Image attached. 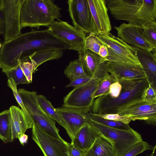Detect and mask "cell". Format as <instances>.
<instances>
[{"label": "cell", "mask_w": 156, "mask_h": 156, "mask_svg": "<svg viewBox=\"0 0 156 156\" xmlns=\"http://www.w3.org/2000/svg\"><path fill=\"white\" fill-rule=\"evenodd\" d=\"M68 151L69 156H83L84 152L71 142L68 144Z\"/></svg>", "instance_id": "obj_38"}, {"label": "cell", "mask_w": 156, "mask_h": 156, "mask_svg": "<svg viewBox=\"0 0 156 156\" xmlns=\"http://www.w3.org/2000/svg\"><path fill=\"white\" fill-rule=\"evenodd\" d=\"M97 115L105 119L122 122L126 124H129L132 121L131 118L127 116L117 114Z\"/></svg>", "instance_id": "obj_34"}, {"label": "cell", "mask_w": 156, "mask_h": 156, "mask_svg": "<svg viewBox=\"0 0 156 156\" xmlns=\"http://www.w3.org/2000/svg\"><path fill=\"white\" fill-rule=\"evenodd\" d=\"M106 64L108 72L117 79L123 78L129 79H146L140 64L107 61Z\"/></svg>", "instance_id": "obj_16"}, {"label": "cell", "mask_w": 156, "mask_h": 156, "mask_svg": "<svg viewBox=\"0 0 156 156\" xmlns=\"http://www.w3.org/2000/svg\"><path fill=\"white\" fill-rule=\"evenodd\" d=\"M89 124L99 135L110 141L118 156H122L129 148L142 140L140 135L132 128L123 130L106 126L90 120Z\"/></svg>", "instance_id": "obj_5"}, {"label": "cell", "mask_w": 156, "mask_h": 156, "mask_svg": "<svg viewBox=\"0 0 156 156\" xmlns=\"http://www.w3.org/2000/svg\"><path fill=\"white\" fill-rule=\"evenodd\" d=\"M96 34L102 44L107 48L108 61L140 64L133 47L110 32L105 35Z\"/></svg>", "instance_id": "obj_8"}, {"label": "cell", "mask_w": 156, "mask_h": 156, "mask_svg": "<svg viewBox=\"0 0 156 156\" xmlns=\"http://www.w3.org/2000/svg\"><path fill=\"white\" fill-rule=\"evenodd\" d=\"M56 110L61 119V126L65 129L71 141L82 127L90 122L91 109L62 106Z\"/></svg>", "instance_id": "obj_9"}, {"label": "cell", "mask_w": 156, "mask_h": 156, "mask_svg": "<svg viewBox=\"0 0 156 156\" xmlns=\"http://www.w3.org/2000/svg\"><path fill=\"white\" fill-rule=\"evenodd\" d=\"M122 86L119 96L112 98L106 94L100 96L94 100L91 108L93 113L101 115L116 114L117 109L131 101L142 98L149 83L146 79H117Z\"/></svg>", "instance_id": "obj_3"}, {"label": "cell", "mask_w": 156, "mask_h": 156, "mask_svg": "<svg viewBox=\"0 0 156 156\" xmlns=\"http://www.w3.org/2000/svg\"><path fill=\"white\" fill-rule=\"evenodd\" d=\"M153 152L151 154V156H156V146H155L153 149Z\"/></svg>", "instance_id": "obj_43"}, {"label": "cell", "mask_w": 156, "mask_h": 156, "mask_svg": "<svg viewBox=\"0 0 156 156\" xmlns=\"http://www.w3.org/2000/svg\"><path fill=\"white\" fill-rule=\"evenodd\" d=\"M5 30V20L2 11L0 10V36L4 34Z\"/></svg>", "instance_id": "obj_40"}, {"label": "cell", "mask_w": 156, "mask_h": 156, "mask_svg": "<svg viewBox=\"0 0 156 156\" xmlns=\"http://www.w3.org/2000/svg\"><path fill=\"white\" fill-rule=\"evenodd\" d=\"M33 125H35L46 133L54 137L62 139L55 121L48 116L40 108L30 115Z\"/></svg>", "instance_id": "obj_20"}, {"label": "cell", "mask_w": 156, "mask_h": 156, "mask_svg": "<svg viewBox=\"0 0 156 156\" xmlns=\"http://www.w3.org/2000/svg\"><path fill=\"white\" fill-rule=\"evenodd\" d=\"M5 4V0H0V10L2 11Z\"/></svg>", "instance_id": "obj_42"}, {"label": "cell", "mask_w": 156, "mask_h": 156, "mask_svg": "<svg viewBox=\"0 0 156 156\" xmlns=\"http://www.w3.org/2000/svg\"><path fill=\"white\" fill-rule=\"evenodd\" d=\"M58 20L48 27V32L63 42L68 49L78 52L84 46L85 33L67 22Z\"/></svg>", "instance_id": "obj_7"}, {"label": "cell", "mask_w": 156, "mask_h": 156, "mask_svg": "<svg viewBox=\"0 0 156 156\" xmlns=\"http://www.w3.org/2000/svg\"><path fill=\"white\" fill-rule=\"evenodd\" d=\"M102 45L98 38L96 34L90 33L86 37L84 47L86 49L98 54L99 49Z\"/></svg>", "instance_id": "obj_31"}, {"label": "cell", "mask_w": 156, "mask_h": 156, "mask_svg": "<svg viewBox=\"0 0 156 156\" xmlns=\"http://www.w3.org/2000/svg\"><path fill=\"white\" fill-rule=\"evenodd\" d=\"M59 7L51 0H25L20 14V27H29L39 30L48 27L55 20L61 17Z\"/></svg>", "instance_id": "obj_4"}, {"label": "cell", "mask_w": 156, "mask_h": 156, "mask_svg": "<svg viewBox=\"0 0 156 156\" xmlns=\"http://www.w3.org/2000/svg\"><path fill=\"white\" fill-rule=\"evenodd\" d=\"M18 139L21 145L24 146V144L27 142L28 136L27 135L24 134Z\"/></svg>", "instance_id": "obj_41"}, {"label": "cell", "mask_w": 156, "mask_h": 156, "mask_svg": "<svg viewBox=\"0 0 156 156\" xmlns=\"http://www.w3.org/2000/svg\"><path fill=\"white\" fill-rule=\"evenodd\" d=\"M90 119L99 124L109 127L123 130H129L131 128L129 124L112 120L105 119L90 112Z\"/></svg>", "instance_id": "obj_28"}, {"label": "cell", "mask_w": 156, "mask_h": 156, "mask_svg": "<svg viewBox=\"0 0 156 156\" xmlns=\"http://www.w3.org/2000/svg\"><path fill=\"white\" fill-rule=\"evenodd\" d=\"M116 114L127 116L132 121L139 120L156 126V98L146 100L142 97L133 99L119 108Z\"/></svg>", "instance_id": "obj_6"}, {"label": "cell", "mask_w": 156, "mask_h": 156, "mask_svg": "<svg viewBox=\"0 0 156 156\" xmlns=\"http://www.w3.org/2000/svg\"><path fill=\"white\" fill-rule=\"evenodd\" d=\"M83 156H118L111 142L101 135L96 138Z\"/></svg>", "instance_id": "obj_22"}, {"label": "cell", "mask_w": 156, "mask_h": 156, "mask_svg": "<svg viewBox=\"0 0 156 156\" xmlns=\"http://www.w3.org/2000/svg\"><path fill=\"white\" fill-rule=\"evenodd\" d=\"M99 81L91 78L84 84L74 87L64 98L62 106L91 109L94 100V94Z\"/></svg>", "instance_id": "obj_10"}, {"label": "cell", "mask_w": 156, "mask_h": 156, "mask_svg": "<svg viewBox=\"0 0 156 156\" xmlns=\"http://www.w3.org/2000/svg\"><path fill=\"white\" fill-rule=\"evenodd\" d=\"M143 36L150 44L156 47V21H152L143 26Z\"/></svg>", "instance_id": "obj_29"}, {"label": "cell", "mask_w": 156, "mask_h": 156, "mask_svg": "<svg viewBox=\"0 0 156 156\" xmlns=\"http://www.w3.org/2000/svg\"><path fill=\"white\" fill-rule=\"evenodd\" d=\"M133 47L149 84L156 89V55L147 50Z\"/></svg>", "instance_id": "obj_19"}, {"label": "cell", "mask_w": 156, "mask_h": 156, "mask_svg": "<svg viewBox=\"0 0 156 156\" xmlns=\"http://www.w3.org/2000/svg\"><path fill=\"white\" fill-rule=\"evenodd\" d=\"M7 83L8 86L12 89L13 94L21 109L31 121V117L25 108L21 97L18 92L17 88V85L13 80L11 78H8Z\"/></svg>", "instance_id": "obj_32"}, {"label": "cell", "mask_w": 156, "mask_h": 156, "mask_svg": "<svg viewBox=\"0 0 156 156\" xmlns=\"http://www.w3.org/2000/svg\"><path fill=\"white\" fill-rule=\"evenodd\" d=\"M64 73L70 81L77 77L89 76L85 72L79 58L71 61L64 70Z\"/></svg>", "instance_id": "obj_24"}, {"label": "cell", "mask_w": 156, "mask_h": 156, "mask_svg": "<svg viewBox=\"0 0 156 156\" xmlns=\"http://www.w3.org/2000/svg\"><path fill=\"white\" fill-rule=\"evenodd\" d=\"M154 147L143 140L135 144L127 150L122 156H136L147 150H153Z\"/></svg>", "instance_id": "obj_30"}, {"label": "cell", "mask_w": 156, "mask_h": 156, "mask_svg": "<svg viewBox=\"0 0 156 156\" xmlns=\"http://www.w3.org/2000/svg\"><path fill=\"white\" fill-rule=\"evenodd\" d=\"M117 81V79L113 75L106 73L99 81L94 94V99L108 92L110 85Z\"/></svg>", "instance_id": "obj_26"}, {"label": "cell", "mask_w": 156, "mask_h": 156, "mask_svg": "<svg viewBox=\"0 0 156 156\" xmlns=\"http://www.w3.org/2000/svg\"><path fill=\"white\" fill-rule=\"evenodd\" d=\"M2 46V44H1V43L0 41V49H1V48Z\"/></svg>", "instance_id": "obj_44"}, {"label": "cell", "mask_w": 156, "mask_h": 156, "mask_svg": "<svg viewBox=\"0 0 156 156\" xmlns=\"http://www.w3.org/2000/svg\"><path fill=\"white\" fill-rule=\"evenodd\" d=\"M98 54L101 57L107 59L108 51L107 48L105 45L103 44L101 46L99 49Z\"/></svg>", "instance_id": "obj_39"}, {"label": "cell", "mask_w": 156, "mask_h": 156, "mask_svg": "<svg viewBox=\"0 0 156 156\" xmlns=\"http://www.w3.org/2000/svg\"><path fill=\"white\" fill-rule=\"evenodd\" d=\"M68 11L74 26L85 33L97 34L87 0H69Z\"/></svg>", "instance_id": "obj_11"}, {"label": "cell", "mask_w": 156, "mask_h": 156, "mask_svg": "<svg viewBox=\"0 0 156 156\" xmlns=\"http://www.w3.org/2000/svg\"><path fill=\"white\" fill-rule=\"evenodd\" d=\"M115 19L144 26L156 21V0H105Z\"/></svg>", "instance_id": "obj_1"}, {"label": "cell", "mask_w": 156, "mask_h": 156, "mask_svg": "<svg viewBox=\"0 0 156 156\" xmlns=\"http://www.w3.org/2000/svg\"><path fill=\"white\" fill-rule=\"evenodd\" d=\"M2 71L8 78L13 80L17 85L20 84L29 83L21 69L20 63L14 67L9 69H2Z\"/></svg>", "instance_id": "obj_27"}, {"label": "cell", "mask_w": 156, "mask_h": 156, "mask_svg": "<svg viewBox=\"0 0 156 156\" xmlns=\"http://www.w3.org/2000/svg\"><path fill=\"white\" fill-rule=\"evenodd\" d=\"M42 47V41L35 30L21 34L6 42L0 49V68L9 69L33 54L39 52Z\"/></svg>", "instance_id": "obj_2"}, {"label": "cell", "mask_w": 156, "mask_h": 156, "mask_svg": "<svg viewBox=\"0 0 156 156\" xmlns=\"http://www.w3.org/2000/svg\"><path fill=\"white\" fill-rule=\"evenodd\" d=\"M11 126L9 109L0 113V139L4 143L11 142Z\"/></svg>", "instance_id": "obj_23"}, {"label": "cell", "mask_w": 156, "mask_h": 156, "mask_svg": "<svg viewBox=\"0 0 156 156\" xmlns=\"http://www.w3.org/2000/svg\"><path fill=\"white\" fill-rule=\"evenodd\" d=\"M99 136L92 126L87 124L78 131L71 143L85 152L90 147Z\"/></svg>", "instance_id": "obj_21"}, {"label": "cell", "mask_w": 156, "mask_h": 156, "mask_svg": "<svg viewBox=\"0 0 156 156\" xmlns=\"http://www.w3.org/2000/svg\"><path fill=\"white\" fill-rule=\"evenodd\" d=\"M37 98L39 104L43 111L48 116L62 126L58 114L51 102L43 95H37Z\"/></svg>", "instance_id": "obj_25"}, {"label": "cell", "mask_w": 156, "mask_h": 156, "mask_svg": "<svg viewBox=\"0 0 156 156\" xmlns=\"http://www.w3.org/2000/svg\"><path fill=\"white\" fill-rule=\"evenodd\" d=\"M122 89V86L117 80L110 86L108 92L106 94L112 98H116L119 95Z\"/></svg>", "instance_id": "obj_35"}, {"label": "cell", "mask_w": 156, "mask_h": 156, "mask_svg": "<svg viewBox=\"0 0 156 156\" xmlns=\"http://www.w3.org/2000/svg\"><path fill=\"white\" fill-rule=\"evenodd\" d=\"M25 0H5L2 12L5 20L4 42L9 41L21 34L20 14Z\"/></svg>", "instance_id": "obj_13"}, {"label": "cell", "mask_w": 156, "mask_h": 156, "mask_svg": "<svg viewBox=\"0 0 156 156\" xmlns=\"http://www.w3.org/2000/svg\"><path fill=\"white\" fill-rule=\"evenodd\" d=\"M142 98L144 99L151 100L156 98V89L150 84L144 91Z\"/></svg>", "instance_id": "obj_37"}, {"label": "cell", "mask_w": 156, "mask_h": 156, "mask_svg": "<svg viewBox=\"0 0 156 156\" xmlns=\"http://www.w3.org/2000/svg\"><path fill=\"white\" fill-rule=\"evenodd\" d=\"M91 78L90 76L79 77L75 78L71 81L66 87H76L84 84L89 81Z\"/></svg>", "instance_id": "obj_36"}, {"label": "cell", "mask_w": 156, "mask_h": 156, "mask_svg": "<svg viewBox=\"0 0 156 156\" xmlns=\"http://www.w3.org/2000/svg\"><path fill=\"white\" fill-rule=\"evenodd\" d=\"M20 66L27 80L31 83L32 80V74L35 71L33 64L30 61H21L18 60Z\"/></svg>", "instance_id": "obj_33"}, {"label": "cell", "mask_w": 156, "mask_h": 156, "mask_svg": "<svg viewBox=\"0 0 156 156\" xmlns=\"http://www.w3.org/2000/svg\"><path fill=\"white\" fill-rule=\"evenodd\" d=\"M79 59L83 69L89 76L99 81L108 73L106 66L107 59L84 47L78 52Z\"/></svg>", "instance_id": "obj_15"}, {"label": "cell", "mask_w": 156, "mask_h": 156, "mask_svg": "<svg viewBox=\"0 0 156 156\" xmlns=\"http://www.w3.org/2000/svg\"><path fill=\"white\" fill-rule=\"evenodd\" d=\"M9 109L11 115L12 142L25 134L27 129L32 128L33 124L24 112L19 107L12 106Z\"/></svg>", "instance_id": "obj_18"}, {"label": "cell", "mask_w": 156, "mask_h": 156, "mask_svg": "<svg viewBox=\"0 0 156 156\" xmlns=\"http://www.w3.org/2000/svg\"><path fill=\"white\" fill-rule=\"evenodd\" d=\"M32 128V139L44 156H69L68 143L50 136L35 125Z\"/></svg>", "instance_id": "obj_12"}, {"label": "cell", "mask_w": 156, "mask_h": 156, "mask_svg": "<svg viewBox=\"0 0 156 156\" xmlns=\"http://www.w3.org/2000/svg\"><path fill=\"white\" fill-rule=\"evenodd\" d=\"M97 30V34L110 33L112 27L105 0H87Z\"/></svg>", "instance_id": "obj_17"}, {"label": "cell", "mask_w": 156, "mask_h": 156, "mask_svg": "<svg viewBox=\"0 0 156 156\" xmlns=\"http://www.w3.org/2000/svg\"><path fill=\"white\" fill-rule=\"evenodd\" d=\"M114 28L117 31L118 37L133 47L151 52L156 48L148 43L143 37L144 28L142 26L124 23Z\"/></svg>", "instance_id": "obj_14"}]
</instances>
